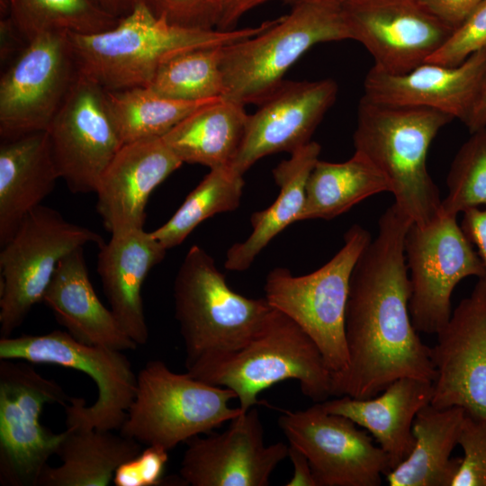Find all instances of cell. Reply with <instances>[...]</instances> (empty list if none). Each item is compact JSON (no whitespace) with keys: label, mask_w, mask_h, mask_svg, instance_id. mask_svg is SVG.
<instances>
[{"label":"cell","mask_w":486,"mask_h":486,"mask_svg":"<svg viewBox=\"0 0 486 486\" xmlns=\"http://www.w3.org/2000/svg\"><path fill=\"white\" fill-rule=\"evenodd\" d=\"M412 220L394 203L353 269L345 317L348 364L332 377V396L368 399L401 377L434 382L430 347L410 310L404 242Z\"/></svg>","instance_id":"obj_1"},{"label":"cell","mask_w":486,"mask_h":486,"mask_svg":"<svg viewBox=\"0 0 486 486\" xmlns=\"http://www.w3.org/2000/svg\"><path fill=\"white\" fill-rule=\"evenodd\" d=\"M275 21L231 31L184 28L156 15L140 2L111 29L68 35L79 72L112 91L148 86L159 67L172 57L231 44L264 32Z\"/></svg>","instance_id":"obj_2"},{"label":"cell","mask_w":486,"mask_h":486,"mask_svg":"<svg viewBox=\"0 0 486 486\" xmlns=\"http://www.w3.org/2000/svg\"><path fill=\"white\" fill-rule=\"evenodd\" d=\"M454 118L419 106L392 105L362 96L353 140L386 178L394 204L418 226L441 217L439 190L427 167L428 148Z\"/></svg>","instance_id":"obj_3"},{"label":"cell","mask_w":486,"mask_h":486,"mask_svg":"<svg viewBox=\"0 0 486 486\" xmlns=\"http://www.w3.org/2000/svg\"><path fill=\"white\" fill-rule=\"evenodd\" d=\"M186 369L196 379L232 390L243 411L258 404L261 392L290 379L297 381L304 396L314 403L332 397L333 374L319 347L300 326L275 309L243 347Z\"/></svg>","instance_id":"obj_4"},{"label":"cell","mask_w":486,"mask_h":486,"mask_svg":"<svg viewBox=\"0 0 486 486\" xmlns=\"http://www.w3.org/2000/svg\"><path fill=\"white\" fill-rule=\"evenodd\" d=\"M186 367L243 347L262 328L273 307L233 291L214 258L197 245L186 253L174 282Z\"/></svg>","instance_id":"obj_5"},{"label":"cell","mask_w":486,"mask_h":486,"mask_svg":"<svg viewBox=\"0 0 486 486\" xmlns=\"http://www.w3.org/2000/svg\"><path fill=\"white\" fill-rule=\"evenodd\" d=\"M352 40L341 5L302 3L252 37L222 48L223 98L261 104L288 69L318 43Z\"/></svg>","instance_id":"obj_6"},{"label":"cell","mask_w":486,"mask_h":486,"mask_svg":"<svg viewBox=\"0 0 486 486\" xmlns=\"http://www.w3.org/2000/svg\"><path fill=\"white\" fill-rule=\"evenodd\" d=\"M234 398L229 388L175 373L163 361L151 360L137 374L136 394L120 433L169 451L245 412L230 407Z\"/></svg>","instance_id":"obj_7"},{"label":"cell","mask_w":486,"mask_h":486,"mask_svg":"<svg viewBox=\"0 0 486 486\" xmlns=\"http://www.w3.org/2000/svg\"><path fill=\"white\" fill-rule=\"evenodd\" d=\"M371 239L367 230L354 224L344 235L343 247L319 269L297 276L275 267L266 278V300L309 335L333 375L347 367L345 317L350 277Z\"/></svg>","instance_id":"obj_8"},{"label":"cell","mask_w":486,"mask_h":486,"mask_svg":"<svg viewBox=\"0 0 486 486\" xmlns=\"http://www.w3.org/2000/svg\"><path fill=\"white\" fill-rule=\"evenodd\" d=\"M122 351L82 343L67 331L1 338L0 359L48 364L80 371L97 388V399L86 406L72 397L65 407L67 428L120 430L137 390V374Z\"/></svg>","instance_id":"obj_9"},{"label":"cell","mask_w":486,"mask_h":486,"mask_svg":"<svg viewBox=\"0 0 486 486\" xmlns=\"http://www.w3.org/2000/svg\"><path fill=\"white\" fill-rule=\"evenodd\" d=\"M101 236L68 221L58 211L39 205L23 219L0 252V333L8 338L31 310L42 302L58 263Z\"/></svg>","instance_id":"obj_10"},{"label":"cell","mask_w":486,"mask_h":486,"mask_svg":"<svg viewBox=\"0 0 486 486\" xmlns=\"http://www.w3.org/2000/svg\"><path fill=\"white\" fill-rule=\"evenodd\" d=\"M54 380L28 362L0 359V482L36 486L65 431L54 433L40 422L45 405L66 407L71 400Z\"/></svg>","instance_id":"obj_11"},{"label":"cell","mask_w":486,"mask_h":486,"mask_svg":"<svg viewBox=\"0 0 486 486\" xmlns=\"http://www.w3.org/2000/svg\"><path fill=\"white\" fill-rule=\"evenodd\" d=\"M404 250L412 324L418 332L436 334L451 317L457 284L469 276L484 277L486 269L455 216H441L427 226L411 223Z\"/></svg>","instance_id":"obj_12"},{"label":"cell","mask_w":486,"mask_h":486,"mask_svg":"<svg viewBox=\"0 0 486 486\" xmlns=\"http://www.w3.org/2000/svg\"><path fill=\"white\" fill-rule=\"evenodd\" d=\"M79 75L68 32L29 40L0 78V136L44 131Z\"/></svg>","instance_id":"obj_13"},{"label":"cell","mask_w":486,"mask_h":486,"mask_svg":"<svg viewBox=\"0 0 486 486\" xmlns=\"http://www.w3.org/2000/svg\"><path fill=\"white\" fill-rule=\"evenodd\" d=\"M278 425L289 445L307 457L316 486H380L392 470L370 435L320 402L305 410H283Z\"/></svg>","instance_id":"obj_14"},{"label":"cell","mask_w":486,"mask_h":486,"mask_svg":"<svg viewBox=\"0 0 486 486\" xmlns=\"http://www.w3.org/2000/svg\"><path fill=\"white\" fill-rule=\"evenodd\" d=\"M46 131L59 178L73 194L95 193L123 145L105 89L79 72Z\"/></svg>","instance_id":"obj_15"},{"label":"cell","mask_w":486,"mask_h":486,"mask_svg":"<svg viewBox=\"0 0 486 486\" xmlns=\"http://www.w3.org/2000/svg\"><path fill=\"white\" fill-rule=\"evenodd\" d=\"M341 7L352 40L372 55L373 68L389 74L426 62L454 31L418 0H347Z\"/></svg>","instance_id":"obj_16"},{"label":"cell","mask_w":486,"mask_h":486,"mask_svg":"<svg viewBox=\"0 0 486 486\" xmlns=\"http://www.w3.org/2000/svg\"><path fill=\"white\" fill-rule=\"evenodd\" d=\"M436 335L430 347L436 373L430 404L461 407L486 418V276L478 278Z\"/></svg>","instance_id":"obj_17"},{"label":"cell","mask_w":486,"mask_h":486,"mask_svg":"<svg viewBox=\"0 0 486 486\" xmlns=\"http://www.w3.org/2000/svg\"><path fill=\"white\" fill-rule=\"evenodd\" d=\"M186 443L180 478L192 486H267L289 454L283 442L266 445L256 407L232 419L225 431Z\"/></svg>","instance_id":"obj_18"},{"label":"cell","mask_w":486,"mask_h":486,"mask_svg":"<svg viewBox=\"0 0 486 486\" xmlns=\"http://www.w3.org/2000/svg\"><path fill=\"white\" fill-rule=\"evenodd\" d=\"M338 91L337 83L330 78L284 80L248 115L244 140L231 167L244 176L268 155L292 154L308 144Z\"/></svg>","instance_id":"obj_19"},{"label":"cell","mask_w":486,"mask_h":486,"mask_svg":"<svg viewBox=\"0 0 486 486\" xmlns=\"http://www.w3.org/2000/svg\"><path fill=\"white\" fill-rule=\"evenodd\" d=\"M485 72L486 48L454 67L424 62L398 75L372 68L363 96L387 104L435 109L465 123Z\"/></svg>","instance_id":"obj_20"},{"label":"cell","mask_w":486,"mask_h":486,"mask_svg":"<svg viewBox=\"0 0 486 486\" xmlns=\"http://www.w3.org/2000/svg\"><path fill=\"white\" fill-rule=\"evenodd\" d=\"M182 164L162 139L123 144L95 190L105 230L112 234L143 228L150 194Z\"/></svg>","instance_id":"obj_21"},{"label":"cell","mask_w":486,"mask_h":486,"mask_svg":"<svg viewBox=\"0 0 486 486\" xmlns=\"http://www.w3.org/2000/svg\"><path fill=\"white\" fill-rule=\"evenodd\" d=\"M98 247L97 272L110 310L127 335L138 346L145 345L148 328L142 285L167 249L143 228L112 233L110 240Z\"/></svg>","instance_id":"obj_22"},{"label":"cell","mask_w":486,"mask_h":486,"mask_svg":"<svg viewBox=\"0 0 486 486\" xmlns=\"http://www.w3.org/2000/svg\"><path fill=\"white\" fill-rule=\"evenodd\" d=\"M432 396V382L401 377L368 399L339 396L320 403L328 412L345 416L366 429L387 454L392 470L411 453L413 421L431 403Z\"/></svg>","instance_id":"obj_23"},{"label":"cell","mask_w":486,"mask_h":486,"mask_svg":"<svg viewBox=\"0 0 486 486\" xmlns=\"http://www.w3.org/2000/svg\"><path fill=\"white\" fill-rule=\"evenodd\" d=\"M42 302L67 332L82 343L120 351L138 346L95 293L83 247L58 263Z\"/></svg>","instance_id":"obj_24"},{"label":"cell","mask_w":486,"mask_h":486,"mask_svg":"<svg viewBox=\"0 0 486 486\" xmlns=\"http://www.w3.org/2000/svg\"><path fill=\"white\" fill-rule=\"evenodd\" d=\"M59 179L46 130L2 140L0 145V245L14 236Z\"/></svg>","instance_id":"obj_25"},{"label":"cell","mask_w":486,"mask_h":486,"mask_svg":"<svg viewBox=\"0 0 486 486\" xmlns=\"http://www.w3.org/2000/svg\"><path fill=\"white\" fill-rule=\"evenodd\" d=\"M320 150L319 143L310 141L273 169L279 194L270 206L252 214V231L243 242L234 243L228 249L224 262L226 269L236 272L248 269L275 236L292 223L300 221L306 183L319 160Z\"/></svg>","instance_id":"obj_26"},{"label":"cell","mask_w":486,"mask_h":486,"mask_svg":"<svg viewBox=\"0 0 486 486\" xmlns=\"http://www.w3.org/2000/svg\"><path fill=\"white\" fill-rule=\"evenodd\" d=\"M465 411L461 407L436 408L431 404L417 414L412 431L414 447L410 455L386 475L390 486H452L461 458L451 454Z\"/></svg>","instance_id":"obj_27"},{"label":"cell","mask_w":486,"mask_h":486,"mask_svg":"<svg viewBox=\"0 0 486 486\" xmlns=\"http://www.w3.org/2000/svg\"><path fill=\"white\" fill-rule=\"evenodd\" d=\"M248 115L245 105L220 98L192 112L162 140L183 164L210 169L231 166L242 146Z\"/></svg>","instance_id":"obj_28"},{"label":"cell","mask_w":486,"mask_h":486,"mask_svg":"<svg viewBox=\"0 0 486 486\" xmlns=\"http://www.w3.org/2000/svg\"><path fill=\"white\" fill-rule=\"evenodd\" d=\"M141 450L140 442L121 433L67 428L56 453L60 465L48 464L36 486H107L117 468Z\"/></svg>","instance_id":"obj_29"},{"label":"cell","mask_w":486,"mask_h":486,"mask_svg":"<svg viewBox=\"0 0 486 486\" xmlns=\"http://www.w3.org/2000/svg\"><path fill=\"white\" fill-rule=\"evenodd\" d=\"M391 186L382 174L362 154L355 151L341 163L318 160L308 177L300 221L331 220L363 200Z\"/></svg>","instance_id":"obj_30"},{"label":"cell","mask_w":486,"mask_h":486,"mask_svg":"<svg viewBox=\"0 0 486 486\" xmlns=\"http://www.w3.org/2000/svg\"><path fill=\"white\" fill-rule=\"evenodd\" d=\"M111 113L123 142L162 139L184 118L214 102L179 101L161 96L148 86L106 90Z\"/></svg>","instance_id":"obj_31"},{"label":"cell","mask_w":486,"mask_h":486,"mask_svg":"<svg viewBox=\"0 0 486 486\" xmlns=\"http://www.w3.org/2000/svg\"><path fill=\"white\" fill-rule=\"evenodd\" d=\"M244 185L243 175L231 166L210 169L172 217L151 231L152 235L167 250L179 246L208 218L236 210Z\"/></svg>","instance_id":"obj_32"},{"label":"cell","mask_w":486,"mask_h":486,"mask_svg":"<svg viewBox=\"0 0 486 486\" xmlns=\"http://www.w3.org/2000/svg\"><path fill=\"white\" fill-rule=\"evenodd\" d=\"M9 18L28 42L46 32L97 33L118 20L89 0H7Z\"/></svg>","instance_id":"obj_33"},{"label":"cell","mask_w":486,"mask_h":486,"mask_svg":"<svg viewBox=\"0 0 486 486\" xmlns=\"http://www.w3.org/2000/svg\"><path fill=\"white\" fill-rule=\"evenodd\" d=\"M206 47L177 54L158 69L148 86L179 101H204L223 96L222 48Z\"/></svg>","instance_id":"obj_34"},{"label":"cell","mask_w":486,"mask_h":486,"mask_svg":"<svg viewBox=\"0 0 486 486\" xmlns=\"http://www.w3.org/2000/svg\"><path fill=\"white\" fill-rule=\"evenodd\" d=\"M441 216L486 207V127L471 133L455 155L446 179Z\"/></svg>","instance_id":"obj_35"},{"label":"cell","mask_w":486,"mask_h":486,"mask_svg":"<svg viewBox=\"0 0 486 486\" xmlns=\"http://www.w3.org/2000/svg\"><path fill=\"white\" fill-rule=\"evenodd\" d=\"M486 48V0L456 27L447 40L426 62L454 67Z\"/></svg>","instance_id":"obj_36"},{"label":"cell","mask_w":486,"mask_h":486,"mask_svg":"<svg viewBox=\"0 0 486 486\" xmlns=\"http://www.w3.org/2000/svg\"><path fill=\"white\" fill-rule=\"evenodd\" d=\"M458 445L464 457L452 486H486V418L465 413Z\"/></svg>","instance_id":"obj_37"},{"label":"cell","mask_w":486,"mask_h":486,"mask_svg":"<svg viewBox=\"0 0 486 486\" xmlns=\"http://www.w3.org/2000/svg\"><path fill=\"white\" fill-rule=\"evenodd\" d=\"M158 16L184 28L212 30L220 20L219 0H142ZM217 30V29H216Z\"/></svg>","instance_id":"obj_38"},{"label":"cell","mask_w":486,"mask_h":486,"mask_svg":"<svg viewBox=\"0 0 486 486\" xmlns=\"http://www.w3.org/2000/svg\"><path fill=\"white\" fill-rule=\"evenodd\" d=\"M168 450L147 446L136 456L122 464L115 471V486H157L164 482Z\"/></svg>","instance_id":"obj_39"},{"label":"cell","mask_w":486,"mask_h":486,"mask_svg":"<svg viewBox=\"0 0 486 486\" xmlns=\"http://www.w3.org/2000/svg\"><path fill=\"white\" fill-rule=\"evenodd\" d=\"M418 1L429 13L454 30L483 0Z\"/></svg>","instance_id":"obj_40"},{"label":"cell","mask_w":486,"mask_h":486,"mask_svg":"<svg viewBox=\"0 0 486 486\" xmlns=\"http://www.w3.org/2000/svg\"><path fill=\"white\" fill-rule=\"evenodd\" d=\"M463 213L460 226L486 269V207L472 208Z\"/></svg>","instance_id":"obj_41"},{"label":"cell","mask_w":486,"mask_h":486,"mask_svg":"<svg viewBox=\"0 0 486 486\" xmlns=\"http://www.w3.org/2000/svg\"><path fill=\"white\" fill-rule=\"evenodd\" d=\"M272 0H219V31H231L238 20L248 12Z\"/></svg>","instance_id":"obj_42"},{"label":"cell","mask_w":486,"mask_h":486,"mask_svg":"<svg viewBox=\"0 0 486 486\" xmlns=\"http://www.w3.org/2000/svg\"><path fill=\"white\" fill-rule=\"evenodd\" d=\"M288 457L293 466L292 478L286 486H316L310 463L305 454L293 446L289 445Z\"/></svg>","instance_id":"obj_43"},{"label":"cell","mask_w":486,"mask_h":486,"mask_svg":"<svg viewBox=\"0 0 486 486\" xmlns=\"http://www.w3.org/2000/svg\"><path fill=\"white\" fill-rule=\"evenodd\" d=\"M464 124L470 133L486 127V72L472 110Z\"/></svg>","instance_id":"obj_44"},{"label":"cell","mask_w":486,"mask_h":486,"mask_svg":"<svg viewBox=\"0 0 486 486\" xmlns=\"http://www.w3.org/2000/svg\"><path fill=\"white\" fill-rule=\"evenodd\" d=\"M94 5L120 19L129 13L142 0H89Z\"/></svg>","instance_id":"obj_45"},{"label":"cell","mask_w":486,"mask_h":486,"mask_svg":"<svg viewBox=\"0 0 486 486\" xmlns=\"http://www.w3.org/2000/svg\"><path fill=\"white\" fill-rule=\"evenodd\" d=\"M284 1L286 4H290L291 6H294L302 3H320V4L342 5L347 0H284Z\"/></svg>","instance_id":"obj_46"}]
</instances>
